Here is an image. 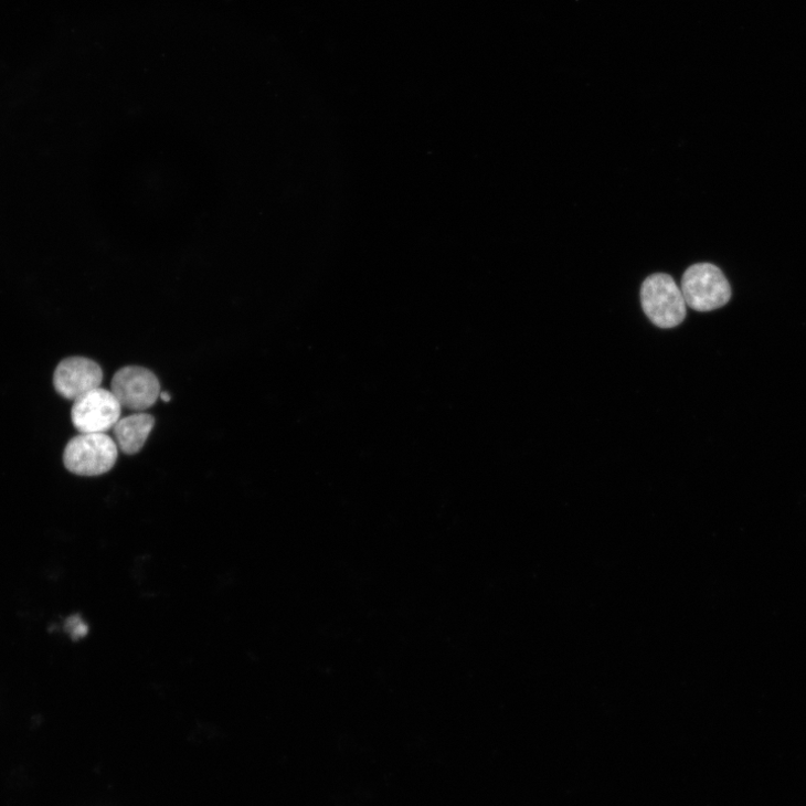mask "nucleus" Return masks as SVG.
Wrapping results in <instances>:
<instances>
[{
	"mask_svg": "<svg viewBox=\"0 0 806 806\" xmlns=\"http://www.w3.org/2000/svg\"><path fill=\"white\" fill-rule=\"evenodd\" d=\"M640 303L644 312L660 329L679 327L687 315L682 291L674 278L666 274L645 279L640 288Z\"/></svg>",
	"mask_w": 806,
	"mask_h": 806,
	"instance_id": "obj_1",
	"label": "nucleus"
},
{
	"mask_svg": "<svg viewBox=\"0 0 806 806\" xmlns=\"http://www.w3.org/2000/svg\"><path fill=\"white\" fill-rule=\"evenodd\" d=\"M117 458V443L106 434H79L68 442L63 455L65 467L81 476L106 474Z\"/></svg>",
	"mask_w": 806,
	"mask_h": 806,
	"instance_id": "obj_2",
	"label": "nucleus"
},
{
	"mask_svg": "<svg viewBox=\"0 0 806 806\" xmlns=\"http://www.w3.org/2000/svg\"><path fill=\"white\" fill-rule=\"evenodd\" d=\"M681 291L686 304L697 311H711L731 300L732 288L722 272L712 264L691 266L683 275Z\"/></svg>",
	"mask_w": 806,
	"mask_h": 806,
	"instance_id": "obj_3",
	"label": "nucleus"
},
{
	"mask_svg": "<svg viewBox=\"0 0 806 806\" xmlns=\"http://www.w3.org/2000/svg\"><path fill=\"white\" fill-rule=\"evenodd\" d=\"M121 409L113 391L97 388L74 400L71 418L81 434H106L120 421Z\"/></svg>",
	"mask_w": 806,
	"mask_h": 806,
	"instance_id": "obj_4",
	"label": "nucleus"
},
{
	"mask_svg": "<svg viewBox=\"0 0 806 806\" xmlns=\"http://www.w3.org/2000/svg\"><path fill=\"white\" fill-rule=\"evenodd\" d=\"M112 391L121 407L142 413L155 405L160 395V384L148 369L126 367L115 374Z\"/></svg>",
	"mask_w": 806,
	"mask_h": 806,
	"instance_id": "obj_5",
	"label": "nucleus"
},
{
	"mask_svg": "<svg viewBox=\"0 0 806 806\" xmlns=\"http://www.w3.org/2000/svg\"><path fill=\"white\" fill-rule=\"evenodd\" d=\"M104 373L99 364L87 358L63 360L54 372L55 390L65 399L75 400L100 388Z\"/></svg>",
	"mask_w": 806,
	"mask_h": 806,
	"instance_id": "obj_6",
	"label": "nucleus"
},
{
	"mask_svg": "<svg viewBox=\"0 0 806 806\" xmlns=\"http://www.w3.org/2000/svg\"><path fill=\"white\" fill-rule=\"evenodd\" d=\"M153 426V417L145 413L120 420L114 427L119 448L128 455L137 454L144 447Z\"/></svg>",
	"mask_w": 806,
	"mask_h": 806,
	"instance_id": "obj_7",
	"label": "nucleus"
},
{
	"mask_svg": "<svg viewBox=\"0 0 806 806\" xmlns=\"http://www.w3.org/2000/svg\"><path fill=\"white\" fill-rule=\"evenodd\" d=\"M66 627L70 630L71 637L73 639L84 637L89 632L88 625L83 619H81L79 616L70 617L66 623Z\"/></svg>",
	"mask_w": 806,
	"mask_h": 806,
	"instance_id": "obj_8",
	"label": "nucleus"
},
{
	"mask_svg": "<svg viewBox=\"0 0 806 806\" xmlns=\"http://www.w3.org/2000/svg\"><path fill=\"white\" fill-rule=\"evenodd\" d=\"M159 397H160L161 400L166 401V402H169V401H171V399H172L171 394H170V393H168V392H160V395H159Z\"/></svg>",
	"mask_w": 806,
	"mask_h": 806,
	"instance_id": "obj_9",
	"label": "nucleus"
}]
</instances>
